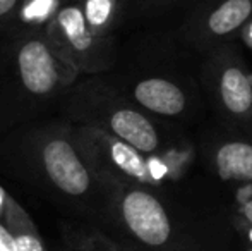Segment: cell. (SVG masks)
I'll use <instances>...</instances> for the list:
<instances>
[{
	"label": "cell",
	"mask_w": 252,
	"mask_h": 251,
	"mask_svg": "<svg viewBox=\"0 0 252 251\" xmlns=\"http://www.w3.org/2000/svg\"><path fill=\"white\" fill-rule=\"evenodd\" d=\"M0 160L63 207L105 218V189L65 119H41L12 131L0 143Z\"/></svg>",
	"instance_id": "1"
},
{
	"label": "cell",
	"mask_w": 252,
	"mask_h": 251,
	"mask_svg": "<svg viewBox=\"0 0 252 251\" xmlns=\"http://www.w3.org/2000/svg\"><path fill=\"white\" fill-rule=\"evenodd\" d=\"M45 33L0 40V143L21 126L47 119L79 79Z\"/></svg>",
	"instance_id": "2"
},
{
	"label": "cell",
	"mask_w": 252,
	"mask_h": 251,
	"mask_svg": "<svg viewBox=\"0 0 252 251\" xmlns=\"http://www.w3.org/2000/svg\"><path fill=\"white\" fill-rule=\"evenodd\" d=\"M60 117L74 126H90L117 136L146 155L163 153V136L148 112L120 88L101 77L77 79L59 104Z\"/></svg>",
	"instance_id": "3"
},
{
	"label": "cell",
	"mask_w": 252,
	"mask_h": 251,
	"mask_svg": "<svg viewBox=\"0 0 252 251\" xmlns=\"http://www.w3.org/2000/svg\"><path fill=\"white\" fill-rule=\"evenodd\" d=\"M106 196L105 218L139 251H192L179 234L168 210L146 186L101 182Z\"/></svg>",
	"instance_id": "4"
},
{
	"label": "cell",
	"mask_w": 252,
	"mask_h": 251,
	"mask_svg": "<svg viewBox=\"0 0 252 251\" xmlns=\"http://www.w3.org/2000/svg\"><path fill=\"white\" fill-rule=\"evenodd\" d=\"M74 140L100 182L146 186L156 189L166 181L172 157L146 155L136 146L96 127L74 126Z\"/></svg>",
	"instance_id": "5"
},
{
	"label": "cell",
	"mask_w": 252,
	"mask_h": 251,
	"mask_svg": "<svg viewBox=\"0 0 252 251\" xmlns=\"http://www.w3.org/2000/svg\"><path fill=\"white\" fill-rule=\"evenodd\" d=\"M59 55L79 76H96L115 62L113 38H101L88 26L79 0L63 3L45 31Z\"/></svg>",
	"instance_id": "6"
},
{
	"label": "cell",
	"mask_w": 252,
	"mask_h": 251,
	"mask_svg": "<svg viewBox=\"0 0 252 251\" xmlns=\"http://www.w3.org/2000/svg\"><path fill=\"white\" fill-rule=\"evenodd\" d=\"M208 88L216 105L233 121H252V76L232 47H218L206 64Z\"/></svg>",
	"instance_id": "7"
},
{
	"label": "cell",
	"mask_w": 252,
	"mask_h": 251,
	"mask_svg": "<svg viewBox=\"0 0 252 251\" xmlns=\"http://www.w3.org/2000/svg\"><path fill=\"white\" fill-rule=\"evenodd\" d=\"M251 21L252 0H220L201 17L192 38L201 48H218Z\"/></svg>",
	"instance_id": "8"
},
{
	"label": "cell",
	"mask_w": 252,
	"mask_h": 251,
	"mask_svg": "<svg viewBox=\"0 0 252 251\" xmlns=\"http://www.w3.org/2000/svg\"><path fill=\"white\" fill-rule=\"evenodd\" d=\"M124 93L144 112L161 117H179L187 110V95L180 84L168 77H139L124 90Z\"/></svg>",
	"instance_id": "9"
},
{
	"label": "cell",
	"mask_w": 252,
	"mask_h": 251,
	"mask_svg": "<svg viewBox=\"0 0 252 251\" xmlns=\"http://www.w3.org/2000/svg\"><path fill=\"white\" fill-rule=\"evenodd\" d=\"M213 169L221 181L252 186V143L244 140L221 141L213 151Z\"/></svg>",
	"instance_id": "10"
},
{
	"label": "cell",
	"mask_w": 252,
	"mask_h": 251,
	"mask_svg": "<svg viewBox=\"0 0 252 251\" xmlns=\"http://www.w3.org/2000/svg\"><path fill=\"white\" fill-rule=\"evenodd\" d=\"M65 2L69 0H23L3 36L45 33Z\"/></svg>",
	"instance_id": "11"
},
{
	"label": "cell",
	"mask_w": 252,
	"mask_h": 251,
	"mask_svg": "<svg viewBox=\"0 0 252 251\" xmlns=\"http://www.w3.org/2000/svg\"><path fill=\"white\" fill-rule=\"evenodd\" d=\"M3 222H5L7 229L12 236L16 251H47L33 218L24 210L23 205L10 194L9 200H7Z\"/></svg>",
	"instance_id": "12"
},
{
	"label": "cell",
	"mask_w": 252,
	"mask_h": 251,
	"mask_svg": "<svg viewBox=\"0 0 252 251\" xmlns=\"http://www.w3.org/2000/svg\"><path fill=\"white\" fill-rule=\"evenodd\" d=\"M88 26L101 38H113L120 19L122 0H79Z\"/></svg>",
	"instance_id": "13"
},
{
	"label": "cell",
	"mask_w": 252,
	"mask_h": 251,
	"mask_svg": "<svg viewBox=\"0 0 252 251\" xmlns=\"http://www.w3.org/2000/svg\"><path fill=\"white\" fill-rule=\"evenodd\" d=\"M63 241L67 250L72 251H139L124 246L117 243L115 239L108 238L105 232L91 227H74L65 225L62 229Z\"/></svg>",
	"instance_id": "14"
},
{
	"label": "cell",
	"mask_w": 252,
	"mask_h": 251,
	"mask_svg": "<svg viewBox=\"0 0 252 251\" xmlns=\"http://www.w3.org/2000/svg\"><path fill=\"white\" fill-rule=\"evenodd\" d=\"M23 0H0V35H5L7 26L12 21L17 7L21 5Z\"/></svg>",
	"instance_id": "15"
},
{
	"label": "cell",
	"mask_w": 252,
	"mask_h": 251,
	"mask_svg": "<svg viewBox=\"0 0 252 251\" xmlns=\"http://www.w3.org/2000/svg\"><path fill=\"white\" fill-rule=\"evenodd\" d=\"M0 251H16L12 236H10L5 222H0Z\"/></svg>",
	"instance_id": "16"
},
{
	"label": "cell",
	"mask_w": 252,
	"mask_h": 251,
	"mask_svg": "<svg viewBox=\"0 0 252 251\" xmlns=\"http://www.w3.org/2000/svg\"><path fill=\"white\" fill-rule=\"evenodd\" d=\"M237 215H239V220H244L247 224H252V196L244 200L242 203L237 208Z\"/></svg>",
	"instance_id": "17"
},
{
	"label": "cell",
	"mask_w": 252,
	"mask_h": 251,
	"mask_svg": "<svg viewBox=\"0 0 252 251\" xmlns=\"http://www.w3.org/2000/svg\"><path fill=\"white\" fill-rule=\"evenodd\" d=\"M7 200H9V193L0 186V222H3V218H5Z\"/></svg>",
	"instance_id": "18"
},
{
	"label": "cell",
	"mask_w": 252,
	"mask_h": 251,
	"mask_svg": "<svg viewBox=\"0 0 252 251\" xmlns=\"http://www.w3.org/2000/svg\"><path fill=\"white\" fill-rule=\"evenodd\" d=\"M239 227L242 229L244 236H246V239L252 246V224H247V222H244V220H239Z\"/></svg>",
	"instance_id": "19"
},
{
	"label": "cell",
	"mask_w": 252,
	"mask_h": 251,
	"mask_svg": "<svg viewBox=\"0 0 252 251\" xmlns=\"http://www.w3.org/2000/svg\"><path fill=\"white\" fill-rule=\"evenodd\" d=\"M246 38L249 41V45H252V21L246 26Z\"/></svg>",
	"instance_id": "20"
},
{
	"label": "cell",
	"mask_w": 252,
	"mask_h": 251,
	"mask_svg": "<svg viewBox=\"0 0 252 251\" xmlns=\"http://www.w3.org/2000/svg\"><path fill=\"white\" fill-rule=\"evenodd\" d=\"M158 2H170V0H158Z\"/></svg>",
	"instance_id": "21"
},
{
	"label": "cell",
	"mask_w": 252,
	"mask_h": 251,
	"mask_svg": "<svg viewBox=\"0 0 252 251\" xmlns=\"http://www.w3.org/2000/svg\"><path fill=\"white\" fill-rule=\"evenodd\" d=\"M62 251H72V250H62Z\"/></svg>",
	"instance_id": "22"
}]
</instances>
